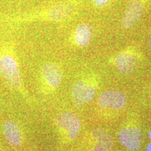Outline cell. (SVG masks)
<instances>
[{
  "instance_id": "1",
  "label": "cell",
  "mask_w": 151,
  "mask_h": 151,
  "mask_svg": "<svg viewBox=\"0 0 151 151\" xmlns=\"http://www.w3.org/2000/svg\"><path fill=\"white\" fill-rule=\"evenodd\" d=\"M0 74L6 83L19 92H23V83L17 59L11 48L0 50Z\"/></svg>"
},
{
  "instance_id": "2",
  "label": "cell",
  "mask_w": 151,
  "mask_h": 151,
  "mask_svg": "<svg viewBox=\"0 0 151 151\" xmlns=\"http://www.w3.org/2000/svg\"><path fill=\"white\" fill-rule=\"evenodd\" d=\"M56 124L60 129L65 130L69 139H74L81 128L80 118L71 112L60 113L57 116Z\"/></svg>"
},
{
  "instance_id": "3",
  "label": "cell",
  "mask_w": 151,
  "mask_h": 151,
  "mask_svg": "<svg viewBox=\"0 0 151 151\" xmlns=\"http://www.w3.org/2000/svg\"><path fill=\"white\" fill-rule=\"evenodd\" d=\"M127 98L121 91L108 90L101 92L98 97V105L101 108H111L115 110L122 109L126 104Z\"/></svg>"
},
{
  "instance_id": "4",
  "label": "cell",
  "mask_w": 151,
  "mask_h": 151,
  "mask_svg": "<svg viewBox=\"0 0 151 151\" xmlns=\"http://www.w3.org/2000/svg\"><path fill=\"white\" fill-rule=\"evenodd\" d=\"M118 140L128 150H137L140 148L142 134L137 127H124L118 132Z\"/></svg>"
},
{
  "instance_id": "5",
  "label": "cell",
  "mask_w": 151,
  "mask_h": 151,
  "mask_svg": "<svg viewBox=\"0 0 151 151\" xmlns=\"http://www.w3.org/2000/svg\"><path fill=\"white\" fill-rule=\"evenodd\" d=\"M96 90L94 86L87 84L83 81H77L71 88V95L76 104H83L93 99Z\"/></svg>"
},
{
  "instance_id": "6",
  "label": "cell",
  "mask_w": 151,
  "mask_h": 151,
  "mask_svg": "<svg viewBox=\"0 0 151 151\" xmlns=\"http://www.w3.org/2000/svg\"><path fill=\"white\" fill-rule=\"evenodd\" d=\"M144 4L142 0H131L122 19L124 28H130L138 22L142 16Z\"/></svg>"
},
{
  "instance_id": "7",
  "label": "cell",
  "mask_w": 151,
  "mask_h": 151,
  "mask_svg": "<svg viewBox=\"0 0 151 151\" xmlns=\"http://www.w3.org/2000/svg\"><path fill=\"white\" fill-rule=\"evenodd\" d=\"M41 73L45 83L50 88H56L61 83L62 73L60 67L55 63H45L41 67Z\"/></svg>"
},
{
  "instance_id": "8",
  "label": "cell",
  "mask_w": 151,
  "mask_h": 151,
  "mask_svg": "<svg viewBox=\"0 0 151 151\" xmlns=\"http://www.w3.org/2000/svg\"><path fill=\"white\" fill-rule=\"evenodd\" d=\"M2 132L6 140L11 146L18 147L22 142V135L20 126L14 120H6L2 124Z\"/></svg>"
},
{
  "instance_id": "9",
  "label": "cell",
  "mask_w": 151,
  "mask_h": 151,
  "mask_svg": "<svg viewBox=\"0 0 151 151\" xmlns=\"http://www.w3.org/2000/svg\"><path fill=\"white\" fill-rule=\"evenodd\" d=\"M137 59L134 55L130 52H122L116 56L115 65L119 72L122 74L129 75L134 70Z\"/></svg>"
},
{
  "instance_id": "10",
  "label": "cell",
  "mask_w": 151,
  "mask_h": 151,
  "mask_svg": "<svg viewBox=\"0 0 151 151\" xmlns=\"http://www.w3.org/2000/svg\"><path fill=\"white\" fill-rule=\"evenodd\" d=\"M92 134L97 139L92 151H109L113 146V139L102 129H94Z\"/></svg>"
},
{
  "instance_id": "11",
  "label": "cell",
  "mask_w": 151,
  "mask_h": 151,
  "mask_svg": "<svg viewBox=\"0 0 151 151\" xmlns=\"http://www.w3.org/2000/svg\"><path fill=\"white\" fill-rule=\"evenodd\" d=\"M92 37V29L90 24L83 23L77 27L74 33V41L81 47L88 46Z\"/></svg>"
},
{
  "instance_id": "12",
  "label": "cell",
  "mask_w": 151,
  "mask_h": 151,
  "mask_svg": "<svg viewBox=\"0 0 151 151\" xmlns=\"http://www.w3.org/2000/svg\"><path fill=\"white\" fill-rule=\"evenodd\" d=\"M75 10L74 4H65L58 6L54 7L49 13V17L52 20H63L69 17Z\"/></svg>"
},
{
  "instance_id": "13",
  "label": "cell",
  "mask_w": 151,
  "mask_h": 151,
  "mask_svg": "<svg viewBox=\"0 0 151 151\" xmlns=\"http://www.w3.org/2000/svg\"><path fill=\"white\" fill-rule=\"evenodd\" d=\"M110 0H93L94 4L97 6H102L106 4Z\"/></svg>"
},
{
  "instance_id": "14",
  "label": "cell",
  "mask_w": 151,
  "mask_h": 151,
  "mask_svg": "<svg viewBox=\"0 0 151 151\" xmlns=\"http://www.w3.org/2000/svg\"><path fill=\"white\" fill-rule=\"evenodd\" d=\"M146 151H151V142L149 143L148 146H147Z\"/></svg>"
},
{
  "instance_id": "15",
  "label": "cell",
  "mask_w": 151,
  "mask_h": 151,
  "mask_svg": "<svg viewBox=\"0 0 151 151\" xmlns=\"http://www.w3.org/2000/svg\"><path fill=\"white\" fill-rule=\"evenodd\" d=\"M148 45H149V47H150V48L151 50V37L150 38V39H149V41H148Z\"/></svg>"
},
{
  "instance_id": "16",
  "label": "cell",
  "mask_w": 151,
  "mask_h": 151,
  "mask_svg": "<svg viewBox=\"0 0 151 151\" xmlns=\"http://www.w3.org/2000/svg\"><path fill=\"white\" fill-rule=\"evenodd\" d=\"M148 137H149V138H150V139H151V130L150 132H148Z\"/></svg>"
}]
</instances>
